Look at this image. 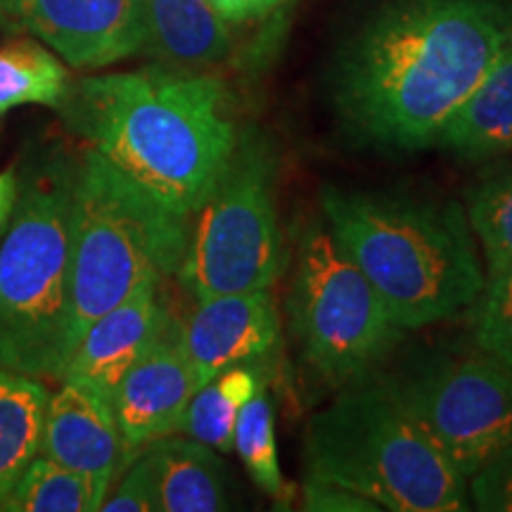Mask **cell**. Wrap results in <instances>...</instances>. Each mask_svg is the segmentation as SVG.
Listing matches in <instances>:
<instances>
[{
    "instance_id": "obj_1",
    "label": "cell",
    "mask_w": 512,
    "mask_h": 512,
    "mask_svg": "<svg viewBox=\"0 0 512 512\" xmlns=\"http://www.w3.org/2000/svg\"><path fill=\"white\" fill-rule=\"evenodd\" d=\"M510 38L512 0H389L339 57V119L363 145L437 143Z\"/></svg>"
},
{
    "instance_id": "obj_2",
    "label": "cell",
    "mask_w": 512,
    "mask_h": 512,
    "mask_svg": "<svg viewBox=\"0 0 512 512\" xmlns=\"http://www.w3.org/2000/svg\"><path fill=\"white\" fill-rule=\"evenodd\" d=\"M60 110L69 131L188 219L238 145L221 79L164 64L81 79Z\"/></svg>"
},
{
    "instance_id": "obj_3",
    "label": "cell",
    "mask_w": 512,
    "mask_h": 512,
    "mask_svg": "<svg viewBox=\"0 0 512 512\" xmlns=\"http://www.w3.org/2000/svg\"><path fill=\"white\" fill-rule=\"evenodd\" d=\"M323 214L401 330L467 313L486 275L458 202L328 188Z\"/></svg>"
},
{
    "instance_id": "obj_4",
    "label": "cell",
    "mask_w": 512,
    "mask_h": 512,
    "mask_svg": "<svg viewBox=\"0 0 512 512\" xmlns=\"http://www.w3.org/2000/svg\"><path fill=\"white\" fill-rule=\"evenodd\" d=\"M190 219L176 214L93 147L74 157L64 366L95 318L143 285L176 275Z\"/></svg>"
},
{
    "instance_id": "obj_5",
    "label": "cell",
    "mask_w": 512,
    "mask_h": 512,
    "mask_svg": "<svg viewBox=\"0 0 512 512\" xmlns=\"http://www.w3.org/2000/svg\"><path fill=\"white\" fill-rule=\"evenodd\" d=\"M74 157L46 147L17 176L0 242V366L60 382L69 306Z\"/></svg>"
},
{
    "instance_id": "obj_6",
    "label": "cell",
    "mask_w": 512,
    "mask_h": 512,
    "mask_svg": "<svg viewBox=\"0 0 512 512\" xmlns=\"http://www.w3.org/2000/svg\"><path fill=\"white\" fill-rule=\"evenodd\" d=\"M306 477L366 496L392 512L470 510L467 479L382 389L358 377L309 420Z\"/></svg>"
},
{
    "instance_id": "obj_7",
    "label": "cell",
    "mask_w": 512,
    "mask_h": 512,
    "mask_svg": "<svg viewBox=\"0 0 512 512\" xmlns=\"http://www.w3.org/2000/svg\"><path fill=\"white\" fill-rule=\"evenodd\" d=\"M176 278L195 302L271 290L285 271L275 207V157L256 131L238 136L219 185L195 211Z\"/></svg>"
},
{
    "instance_id": "obj_8",
    "label": "cell",
    "mask_w": 512,
    "mask_h": 512,
    "mask_svg": "<svg viewBox=\"0 0 512 512\" xmlns=\"http://www.w3.org/2000/svg\"><path fill=\"white\" fill-rule=\"evenodd\" d=\"M304 361L328 384L366 377L403 335L382 297L323 223L302 233L290 294Z\"/></svg>"
},
{
    "instance_id": "obj_9",
    "label": "cell",
    "mask_w": 512,
    "mask_h": 512,
    "mask_svg": "<svg viewBox=\"0 0 512 512\" xmlns=\"http://www.w3.org/2000/svg\"><path fill=\"white\" fill-rule=\"evenodd\" d=\"M465 479L512 444V373L479 354H427L375 377Z\"/></svg>"
},
{
    "instance_id": "obj_10",
    "label": "cell",
    "mask_w": 512,
    "mask_h": 512,
    "mask_svg": "<svg viewBox=\"0 0 512 512\" xmlns=\"http://www.w3.org/2000/svg\"><path fill=\"white\" fill-rule=\"evenodd\" d=\"M197 389L200 380L183 349L181 323L171 318L110 396L128 456L136 458L155 439L178 434Z\"/></svg>"
},
{
    "instance_id": "obj_11",
    "label": "cell",
    "mask_w": 512,
    "mask_h": 512,
    "mask_svg": "<svg viewBox=\"0 0 512 512\" xmlns=\"http://www.w3.org/2000/svg\"><path fill=\"white\" fill-rule=\"evenodd\" d=\"M31 34L76 69H102L145 46L143 0H15Z\"/></svg>"
},
{
    "instance_id": "obj_12",
    "label": "cell",
    "mask_w": 512,
    "mask_h": 512,
    "mask_svg": "<svg viewBox=\"0 0 512 512\" xmlns=\"http://www.w3.org/2000/svg\"><path fill=\"white\" fill-rule=\"evenodd\" d=\"M57 384L48 399L38 456L88 477L107 496L133 460L126 453L110 396L76 380Z\"/></svg>"
},
{
    "instance_id": "obj_13",
    "label": "cell",
    "mask_w": 512,
    "mask_h": 512,
    "mask_svg": "<svg viewBox=\"0 0 512 512\" xmlns=\"http://www.w3.org/2000/svg\"><path fill=\"white\" fill-rule=\"evenodd\" d=\"M195 304L181 325V339L200 387L223 370L278 349L280 316L268 290L216 294Z\"/></svg>"
},
{
    "instance_id": "obj_14",
    "label": "cell",
    "mask_w": 512,
    "mask_h": 512,
    "mask_svg": "<svg viewBox=\"0 0 512 512\" xmlns=\"http://www.w3.org/2000/svg\"><path fill=\"white\" fill-rule=\"evenodd\" d=\"M162 280H145L124 302L95 318L69 356L60 380H76L112 396L121 377L171 323L159 294Z\"/></svg>"
},
{
    "instance_id": "obj_15",
    "label": "cell",
    "mask_w": 512,
    "mask_h": 512,
    "mask_svg": "<svg viewBox=\"0 0 512 512\" xmlns=\"http://www.w3.org/2000/svg\"><path fill=\"white\" fill-rule=\"evenodd\" d=\"M143 15V50L164 67L202 72L228 55V22L209 0H143Z\"/></svg>"
},
{
    "instance_id": "obj_16",
    "label": "cell",
    "mask_w": 512,
    "mask_h": 512,
    "mask_svg": "<svg viewBox=\"0 0 512 512\" xmlns=\"http://www.w3.org/2000/svg\"><path fill=\"white\" fill-rule=\"evenodd\" d=\"M155 475L159 512H219L228 510L226 475L214 448L190 437L166 434L147 444Z\"/></svg>"
},
{
    "instance_id": "obj_17",
    "label": "cell",
    "mask_w": 512,
    "mask_h": 512,
    "mask_svg": "<svg viewBox=\"0 0 512 512\" xmlns=\"http://www.w3.org/2000/svg\"><path fill=\"white\" fill-rule=\"evenodd\" d=\"M437 145L463 159H486L512 150V38L482 83L448 119Z\"/></svg>"
},
{
    "instance_id": "obj_18",
    "label": "cell",
    "mask_w": 512,
    "mask_h": 512,
    "mask_svg": "<svg viewBox=\"0 0 512 512\" xmlns=\"http://www.w3.org/2000/svg\"><path fill=\"white\" fill-rule=\"evenodd\" d=\"M48 399L46 382L0 366V505L41 451Z\"/></svg>"
},
{
    "instance_id": "obj_19",
    "label": "cell",
    "mask_w": 512,
    "mask_h": 512,
    "mask_svg": "<svg viewBox=\"0 0 512 512\" xmlns=\"http://www.w3.org/2000/svg\"><path fill=\"white\" fill-rule=\"evenodd\" d=\"M261 387H266L264 358L223 370L207 384H202L192 396L178 434L202 441L214 451H233L235 425H238L242 406Z\"/></svg>"
},
{
    "instance_id": "obj_20",
    "label": "cell",
    "mask_w": 512,
    "mask_h": 512,
    "mask_svg": "<svg viewBox=\"0 0 512 512\" xmlns=\"http://www.w3.org/2000/svg\"><path fill=\"white\" fill-rule=\"evenodd\" d=\"M69 72L57 55L34 41L0 48V117L15 107H60L69 93Z\"/></svg>"
},
{
    "instance_id": "obj_21",
    "label": "cell",
    "mask_w": 512,
    "mask_h": 512,
    "mask_svg": "<svg viewBox=\"0 0 512 512\" xmlns=\"http://www.w3.org/2000/svg\"><path fill=\"white\" fill-rule=\"evenodd\" d=\"M105 501L91 479L55 460L36 456L0 505L3 512H95Z\"/></svg>"
},
{
    "instance_id": "obj_22",
    "label": "cell",
    "mask_w": 512,
    "mask_h": 512,
    "mask_svg": "<svg viewBox=\"0 0 512 512\" xmlns=\"http://www.w3.org/2000/svg\"><path fill=\"white\" fill-rule=\"evenodd\" d=\"M467 221L486 259V275L512 271V171L470 192Z\"/></svg>"
},
{
    "instance_id": "obj_23",
    "label": "cell",
    "mask_w": 512,
    "mask_h": 512,
    "mask_svg": "<svg viewBox=\"0 0 512 512\" xmlns=\"http://www.w3.org/2000/svg\"><path fill=\"white\" fill-rule=\"evenodd\" d=\"M233 448L245 463L249 477L261 491L273 498L285 494L287 484L280 472L278 444H275L273 406L266 387H261L245 406H242L238 425H235Z\"/></svg>"
},
{
    "instance_id": "obj_24",
    "label": "cell",
    "mask_w": 512,
    "mask_h": 512,
    "mask_svg": "<svg viewBox=\"0 0 512 512\" xmlns=\"http://www.w3.org/2000/svg\"><path fill=\"white\" fill-rule=\"evenodd\" d=\"M467 313L477 349L512 373V271L486 275L484 290Z\"/></svg>"
},
{
    "instance_id": "obj_25",
    "label": "cell",
    "mask_w": 512,
    "mask_h": 512,
    "mask_svg": "<svg viewBox=\"0 0 512 512\" xmlns=\"http://www.w3.org/2000/svg\"><path fill=\"white\" fill-rule=\"evenodd\" d=\"M102 512H159L155 475H152L150 458L140 451L131 463L126 465L124 475L117 484L110 486L105 501L100 505Z\"/></svg>"
},
{
    "instance_id": "obj_26",
    "label": "cell",
    "mask_w": 512,
    "mask_h": 512,
    "mask_svg": "<svg viewBox=\"0 0 512 512\" xmlns=\"http://www.w3.org/2000/svg\"><path fill=\"white\" fill-rule=\"evenodd\" d=\"M470 503L482 512H512V444L467 479Z\"/></svg>"
},
{
    "instance_id": "obj_27",
    "label": "cell",
    "mask_w": 512,
    "mask_h": 512,
    "mask_svg": "<svg viewBox=\"0 0 512 512\" xmlns=\"http://www.w3.org/2000/svg\"><path fill=\"white\" fill-rule=\"evenodd\" d=\"M304 510L311 512H380L382 508L366 496L344 486L323 482V479L306 477L302 491Z\"/></svg>"
},
{
    "instance_id": "obj_28",
    "label": "cell",
    "mask_w": 512,
    "mask_h": 512,
    "mask_svg": "<svg viewBox=\"0 0 512 512\" xmlns=\"http://www.w3.org/2000/svg\"><path fill=\"white\" fill-rule=\"evenodd\" d=\"M214 5V10L226 19L228 24H240L249 22V19L266 15L268 10H273L275 5L283 3V0H209Z\"/></svg>"
},
{
    "instance_id": "obj_29",
    "label": "cell",
    "mask_w": 512,
    "mask_h": 512,
    "mask_svg": "<svg viewBox=\"0 0 512 512\" xmlns=\"http://www.w3.org/2000/svg\"><path fill=\"white\" fill-rule=\"evenodd\" d=\"M17 200V171L5 169L0 171V238H3L5 228H8L12 209Z\"/></svg>"
},
{
    "instance_id": "obj_30",
    "label": "cell",
    "mask_w": 512,
    "mask_h": 512,
    "mask_svg": "<svg viewBox=\"0 0 512 512\" xmlns=\"http://www.w3.org/2000/svg\"><path fill=\"white\" fill-rule=\"evenodd\" d=\"M12 3H15V0H12Z\"/></svg>"
}]
</instances>
